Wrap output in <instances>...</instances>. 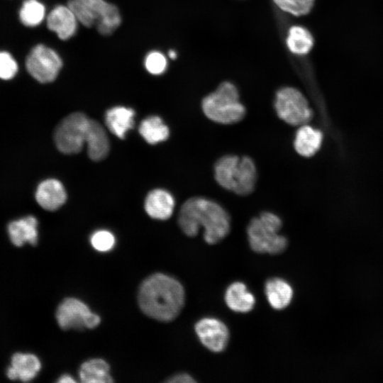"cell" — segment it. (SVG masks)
I'll return each mask as SVG.
<instances>
[{"label": "cell", "instance_id": "1", "mask_svg": "<svg viewBox=\"0 0 383 383\" xmlns=\"http://www.w3.org/2000/svg\"><path fill=\"white\" fill-rule=\"evenodd\" d=\"M178 225L189 237L196 236L202 227L205 241L213 245L221 242L229 233L231 218L228 212L217 202L195 196L182 205Z\"/></svg>", "mask_w": 383, "mask_h": 383}, {"label": "cell", "instance_id": "2", "mask_svg": "<svg viewBox=\"0 0 383 383\" xmlns=\"http://www.w3.org/2000/svg\"><path fill=\"white\" fill-rule=\"evenodd\" d=\"M138 304L143 312L155 320H174L184 304V290L174 278L156 273L146 278L138 292Z\"/></svg>", "mask_w": 383, "mask_h": 383}, {"label": "cell", "instance_id": "3", "mask_svg": "<svg viewBox=\"0 0 383 383\" xmlns=\"http://www.w3.org/2000/svg\"><path fill=\"white\" fill-rule=\"evenodd\" d=\"M214 177L223 188L240 196H247L254 191L257 175L250 157L228 155L215 163Z\"/></svg>", "mask_w": 383, "mask_h": 383}, {"label": "cell", "instance_id": "4", "mask_svg": "<svg viewBox=\"0 0 383 383\" xmlns=\"http://www.w3.org/2000/svg\"><path fill=\"white\" fill-rule=\"evenodd\" d=\"M282 226L281 218L272 212L264 211L251 219L247 234L251 249L257 253L278 255L287 248L286 237L279 234Z\"/></svg>", "mask_w": 383, "mask_h": 383}, {"label": "cell", "instance_id": "5", "mask_svg": "<svg viewBox=\"0 0 383 383\" xmlns=\"http://www.w3.org/2000/svg\"><path fill=\"white\" fill-rule=\"evenodd\" d=\"M201 108L208 118L226 125L240 121L246 113L237 88L228 82L221 83L216 91L204 97Z\"/></svg>", "mask_w": 383, "mask_h": 383}, {"label": "cell", "instance_id": "6", "mask_svg": "<svg viewBox=\"0 0 383 383\" xmlns=\"http://www.w3.org/2000/svg\"><path fill=\"white\" fill-rule=\"evenodd\" d=\"M67 6L79 23L87 28L96 26L102 35L112 34L121 23L118 7L106 0H69Z\"/></svg>", "mask_w": 383, "mask_h": 383}, {"label": "cell", "instance_id": "7", "mask_svg": "<svg viewBox=\"0 0 383 383\" xmlns=\"http://www.w3.org/2000/svg\"><path fill=\"white\" fill-rule=\"evenodd\" d=\"M89 118L83 113L74 112L65 117L57 126L54 140L61 152H79L86 143Z\"/></svg>", "mask_w": 383, "mask_h": 383}, {"label": "cell", "instance_id": "8", "mask_svg": "<svg viewBox=\"0 0 383 383\" xmlns=\"http://www.w3.org/2000/svg\"><path fill=\"white\" fill-rule=\"evenodd\" d=\"M274 107L277 116L294 126L307 124L313 116L306 97L294 87H284L277 92Z\"/></svg>", "mask_w": 383, "mask_h": 383}, {"label": "cell", "instance_id": "9", "mask_svg": "<svg viewBox=\"0 0 383 383\" xmlns=\"http://www.w3.org/2000/svg\"><path fill=\"white\" fill-rule=\"evenodd\" d=\"M62 65L59 54L52 48L41 43L30 49L25 61L28 74L43 84L53 82L57 77Z\"/></svg>", "mask_w": 383, "mask_h": 383}, {"label": "cell", "instance_id": "10", "mask_svg": "<svg viewBox=\"0 0 383 383\" xmlns=\"http://www.w3.org/2000/svg\"><path fill=\"white\" fill-rule=\"evenodd\" d=\"M56 320L63 330L94 328L100 323V317L92 313L82 301L75 298L65 299L57 309Z\"/></svg>", "mask_w": 383, "mask_h": 383}, {"label": "cell", "instance_id": "11", "mask_svg": "<svg viewBox=\"0 0 383 383\" xmlns=\"http://www.w3.org/2000/svg\"><path fill=\"white\" fill-rule=\"evenodd\" d=\"M195 332L201 343L212 352L223 351L228 343L229 331L216 318H201L195 325Z\"/></svg>", "mask_w": 383, "mask_h": 383}, {"label": "cell", "instance_id": "12", "mask_svg": "<svg viewBox=\"0 0 383 383\" xmlns=\"http://www.w3.org/2000/svg\"><path fill=\"white\" fill-rule=\"evenodd\" d=\"M78 22L67 5L55 6L46 16L47 28L62 40H67L75 35Z\"/></svg>", "mask_w": 383, "mask_h": 383}, {"label": "cell", "instance_id": "13", "mask_svg": "<svg viewBox=\"0 0 383 383\" xmlns=\"http://www.w3.org/2000/svg\"><path fill=\"white\" fill-rule=\"evenodd\" d=\"M40 369L41 362L35 355L18 352L11 356L6 374L11 380L28 382L36 377Z\"/></svg>", "mask_w": 383, "mask_h": 383}, {"label": "cell", "instance_id": "14", "mask_svg": "<svg viewBox=\"0 0 383 383\" xmlns=\"http://www.w3.org/2000/svg\"><path fill=\"white\" fill-rule=\"evenodd\" d=\"M35 196L43 209L51 211L61 207L67 199L64 186L55 179H47L41 182L37 187Z\"/></svg>", "mask_w": 383, "mask_h": 383}, {"label": "cell", "instance_id": "15", "mask_svg": "<svg viewBox=\"0 0 383 383\" xmlns=\"http://www.w3.org/2000/svg\"><path fill=\"white\" fill-rule=\"evenodd\" d=\"M38 220L33 216H27L11 221L7 231L11 242L17 247L26 243L35 245L38 243Z\"/></svg>", "mask_w": 383, "mask_h": 383}, {"label": "cell", "instance_id": "16", "mask_svg": "<svg viewBox=\"0 0 383 383\" xmlns=\"http://www.w3.org/2000/svg\"><path fill=\"white\" fill-rule=\"evenodd\" d=\"M87 153L94 161L104 160L109 154L110 143L104 128L98 121L90 119L87 136Z\"/></svg>", "mask_w": 383, "mask_h": 383}, {"label": "cell", "instance_id": "17", "mask_svg": "<svg viewBox=\"0 0 383 383\" xmlns=\"http://www.w3.org/2000/svg\"><path fill=\"white\" fill-rule=\"evenodd\" d=\"M174 208V197L166 190L153 189L145 198V211L152 218L167 220L172 216Z\"/></svg>", "mask_w": 383, "mask_h": 383}, {"label": "cell", "instance_id": "18", "mask_svg": "<svg viewBox=\"0 0 383 383\" xmlns=\"http://www.w3.org/2000/svg\"><path fill=\"white\" fill-rule=\"evenodd\" d=\"M135 111L124 106H115L106 112L105 121L109 131L120 139L134 126Z\"/></svg>", "mask_w": 383, "mask_h": 383}, {"label": "cell", "instance_id": "19", "mask_svg": "<svg viewBox=\"0 0 383 383\" xmlns=\"http://www.w3.org/2000/svg\"><path fill=\"white\" fill-rule=\"evenodd\" d=\"M323 140L321 131L304 124L297 130L294 146L301 156L311 157L320 149Z\"/></svg>", "mask_w": 383, "mask_h": 383}, {"label": "cell", "instance_id": "20", "mask_svg": "<svg viewBox=\"0 0 383 383\" xmlns=\"http://www.w3.org/2000/svg\"><path fill=\"white\" fill-rule=\"evenodd\" d=\"M265 292L270 306L277 310L287 307L293 297V289L291 285L281 278H271L265 286Z\"/></svg>", "mask_w": 383, "mask_h": 383}, {"label": "cell", "instance_id": "21", "mask_svg": "<svg viewBox=\"0 0 383 383\" xmlns=\"http://www.w3.org/2000/svg\"><path fill=\"white\" fill-rule=\"evenodd\" d=\"M225 301L230 309L239 313L251 311L255 304V299L243 282H236L227 288L225 293Z\"/></svg>", "mask_w": 383, "mask_h": 383}, {"label": "cell", "instance_id": "22", "mask_svg": "<svg viewBox=\"0 0 383 383\" xmlns=\"http://www.w3.org/2000/svg\"><path fill=\"white\" fill-rule=\"evenodd\" d=\"M109 365L102 359H91L84 362L80 367L79 375L84 383L113 382L109 374Z\"/></svg>", "mask_w": 383, "mask_h": 383}, {"label": "cell", "instance_id": "23", "mask_svg": "<svg viewBox=\"0 0 383 383\" xmlns=\"http://www.w3.org/2000/svg\"><path fill=\"white\" fill-rule=\"evenodd\" d=\"M138 131L145 141L151 145L166 140L170 135L168 127L157 116H151L143 120Z\"/></svg>", "mask_w": 383, "mask_h": 383}, {"label": "cell", "instance_id": "24", "mask_svg": "<svg viewBox=\"0 0 383 383\" xmlns=\"http://www.w3.org/2000/svg\"><path fill=\"white\" fill-rule=\"evenodd\" d=\"M313 38L305 28L294 26L289 30L287 45L289 50L294 54L306 55L313 46Z\"/></svg>", "mask_w": 383, "mask_h": 383}, {"label": "cell", "instance_id": "25", "mask_svg": "<svg viewBox=\"0 0 383 383\" xmlns=\"http://www.w3.org/2000/svg\"><path fill=\"white\" fill-rule=\"evenodd\" d=\"M45 15V6L38 0L23 1L18 11L19 21L24 26L29 28L39 26L44 21Z\"/></svg>", "mask_w": 383, "mask_h": 383}, {"label": "cell", "instance_id": "26", "mask_svg": "<svg viewBox=\"0 0 383 383\" xmlns=\"http://www.w3.org/2000/svg\"><path fill=\"white\" fill-rule=\"evenodd\" d=\"M282 11L294 16H303L310 12L315 0H273Z\"/></svg>", "mask_w": 383, "mask_h": 383}, {"label": "cell", "instance_id": "27", "mask_svg": "<svg viewBox=\"0 0 383 383\" xmlns=\"http://www.w3.org/2000/svg\"><path fill=\"white\" fill-rule=\"evenodd\" d=\"M18 72V65L15 57L8 51L0 50V79L10 80Z\"/></svg>", "mask_w": 383, "mask_h": 383}, {"label": "cell", "instance_id": "28", "mask_svg": "<svg viewBox=\"0 0 383 383\" xmlns=\"http://www.w3.org/2000/svg\"><path fill=\"white\" fill-rule=\"evenodd\" d=\"M144 65L149 73L154 75H159L167 70V61L162 52L157 50H153L145 56Z\"/></svg>", "mask_w": 383, "mask_h": 383}, {"label": "cell", "instance_id": "29", "mask_svg": "<svg viewBox=\"0 0 383 383\" xmlns=\"http://www.w3.org/2000/svg\"><path fill=\"white\" fill-rule=\"evenodd\" d=\"M90 241L95 250L99 252H108L113 248L116 240L110 231L99 230L92 234Z\"/></svg>", "mask_w": 383, "mask_h": 383}, {"label": "cell", "instance_id": "30", "mask_svg": "<svg viewBox=\"0 0 383 383\" xmlns=\"http://www.w3.org/2000/svg\"><path fill=\"white\" fill-rule=\"evenodd\" d=\"M167 382L170 383H192L195 382V380L188 374L180 373L171 377Z\"/></svg>", "mask_w": 383, "mask_h": 383}, {"label": "cell", "instance_id": "31", "mask_svg": "<svg viewBox=\"0 0 383 383\" xmlns=\"http://www.w3.org/2000/svg\"><path fill=\"white\" fill-rule=\"evenodd\" d=\"M57 382L59 383H73L75 382V380L72 376L65 374L60 376Z\"/></svg>", "mask_w": 383, "mask_h": 383}, {"label": "cell", "instance_id": "32", "mask_svg": "<svg viewBox=\"0 0 383 383\" xmlns=\"http://www.w3.org/2000/svg\"><path fill=\"white\" fill-rule=\"evenodd\" d=\"M168 56L171 58V59H175L177 57V52L174 50H170L168 51Z\"/></svg>", "mask_w": 383, "mask_h": 383}]
</instances>
